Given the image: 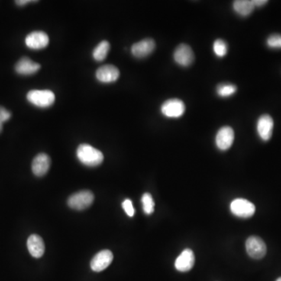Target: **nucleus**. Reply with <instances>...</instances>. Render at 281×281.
<instances>
[{
	"label": "nucleus",
	"instance_id": "nucleus-1",
	"mask_svg": "<svg viewBox=\"0 0 281 281\" xmlns=\"http://www.w3.org/2000/svg\"><path fill=\"white\" fill-rule=\"evenodd\" d=\"M77 157L82 164L90 167L98 166L104 159L102 152L88 144L80 145L78 146Z\"/></svg>",
	"mask_w": 281,
	"mask_h": 281
},
{
	"label": "nucleus",
	"instance_id": "nucleus-2",
	"mask_svg": "<svg viewBox=\"0 0 281 281\" xmlns=\"http://www.w3.org/2000/svg\"><path fill=\"white\" fill-rule=\"evenodd\" d=\"M27 99L34 107L44 109L53 105L56 96L50 90H31L27 93Z\"/></svg>",
	"mask_w": 281,
	"mask_h": 281
},
{
	"label": "nucleus",
	"instance_id": "nucleus-3",
	"mask_svg": "<svg viewBox=\"0 0 281 281\" xmlns=\"http://www.w3.org/2000/svg\"><path fill=\"white\" fill-rule=\"evenodd\" d=\"M94 202V195L90 191H81L74 194L67 200L71 208L76 210H84L88 208Z\"/></svg>",
	"mask_w": 281,
	"mask_h": 281
},
{
	"label": "nucleus",
	"instance_id": "nucleus-4",
	"mask_svg": "<svg viewBox=\"0 0 281 281\" xmlns=\"http://www.w3.org/2000/svg\"><path fill=\"white\" fill-rule=\"evenodd\" d=\"M230 211L234 216L240 218H249L256 212L254 204L244 198H237L230 203Z\"/></svg>",
	"mask_w": 281,
	"mask_h": 281
},
{
	"label": "nucleus",
	"instance_id": "nucleus-5",
	"mask_svg": "<svg viewBox=\"0 0 281 281\" xmlns=\"http://www.w3.org/2000/svg\"><path fill=\"white\" fill-rule=\"evenodd\" d=\"M246 251L251 258L263 259L266 254V245L263 239L257 236H251L246 240Z\"/></svg>",
	"mask_w": 281,
	"mask_h": 281
},
{
	"label": "nucleus",
	"instance_id": "nucleus-6",
	"mask_svg": "<svg viewBox=\"0 0 281 281\" xmlns=\"http://www.w3.org/2000/svg\"><path fill=\"white\" fill-rule=\"evenodd\" d=\"M185 111V105L182 100L171 98L167 100L161 107V113L169 118H178L182 117Z\"/></svg>",
	"mask_w": 281,
	"mask_h": 281
},
{
	"label": "nucleus",
	"instance_id": "nucleus-7",
	"mask_svg": "<svg viewBox=\"0 0 281 281\" xmlns=\"http://www.w3.org/2000/svg\"><path fill=\"white\" fill-rule=\"evenodd\" d=\"M49 38L44 31H36L27 34L25 38V44L29 49L40 50L47 47Z\"/></svg>",
	"mask_w": 281,
	"mask_h": 281
},
{
	"label": "nucleus",
	"instance_id": "nucleus-8",
	"mask_svg": "<svg viewBox=\"0 0 281 281\" xmlns=\"http://www.w3.org/2000/svg\"><path fill=\"white\" fill-rule=\"evenodd\" d=\"M95 77L101 83H114L120 77V71L114 65H104L97 69Z\"/></svg>",
	"mask_w": 281,
	"mask_h": 281
},
{
	"label": "nucleus",
	"instance_id": "nucleus-9",
	"mask_svg": "<svg viewBox=\"0 0 281 281\" xmlns=\"http://www.w3.org/2000/svg\"><path fill=\"white\" fill-rule=\"evenodd\" d=\"M173 59L178 65L188 66L192 64L195 59L193 50L186 44H181L175 49Z\"/></svg>",
	"mask_w": 281,
	"mask_h": 281
},
{
	"label": "nucleus",
	"instance_id": "nucleus-10",
	"mask_svg": "<svg viewBox=\"0 0 281 281\" xmlns=\"http://www.w3.org/2000/svg\"><path fill=\"white\" fill-rule=\"evenodd\" d=\"M234 140V130L230 127H223L216 136V145L220 150L226 151L232 146Z\"/></svg>",
	"mask_w": 281,
	"mask_h": 281
},
{
	"label": "nucleus",
	"instance_id": "nucleus-11",
	"mask_svg": "<svg viewBox=\"0 0 281 281\" xmlns=\"http://www.w3.org/2000/svg\"><path fill=\"white\" fill-rule=\"evenodd\" d=\"M155 49L156 43L154 40L152 39H146L133 45L131 47V53L134 57L142 59L152 54Z\"/></svg>",
	"mask_w": 281,
	"mask_h": 281
},
{
	"label": "nucleus",
	"instance_id": "nucleus-12",
	"mask_svg": "<svg viewBox=\"0 0 281 281\" xmlns=\"http://www.w3.org/2000/svg\"><path fill=\"white\" fill-rule=\"evenodd\" d=\"M195 254L192 249H185L177 258L174 263L175 268L180 272H188L195 265Z\"/></svg>",
	"mask_w": 281,
	"mask_h": 281
},
{
	"label": "nucleus",
	"instance_id": "nucleus-13",
	"mask_svg": "<svg viewBox=\"0 0 281 281\" xmlns=\"http://www.w3.org/2000/svg\"><path fill=\"white\" fill-rule=\"evenodd\" d=\"M114 255L110 250L101 251L92 259L91 268L95 272H101L112 263Z\"/></svg>",
	"mask_w": 281,
	"mask_h": 281
},
{
	"label": "nucleus",
	"instance_id": "nucleus-14",
	"mask_svg": "<svg viewBox=\"0 0 281 281\" xmlns=\"http://www.w3.org/2000/svg\"><path fill=\"white\" fill-rule=\"evenodd\" d=\"M50 165V157L46 153H39L33 159L31 165L33 173L37 177H43L49 171Z\"/></svg>",
	"mask_w": 281,
	"mask_h": 281
},
{
	"label": "nucleus",
	"instance_id": "nucleus-15",
	"mask_svg": "<svg viewBox=\"0 0 281 281\" xmlns=\"http://www.w3.org/2000/svg\"><path fill=\"white\" fill-rule=\"evenodd\" d=\"M273 120L269 115L259 117L257 122V132L262 140H269L272 137L273 130Z\"/></svg>",
	"mask_w": 281,
	"mask_h": 281
},
{
	"label": "nucleus",
	"instance_id": "nucleus-16",
	"mask_svg": "<svg viewBox=\"0 0 281 281\" xmlns=\"http://www.w3.org/2000/svg\"><path fill=\"white\" fill-rule=\"evenodd\" d=\"M41 68V65L32 61L30 58H21L15 66V71L18 75L29 76L37 73Z\"/></svg>",
	"mask_w": 281,
	"mask_h": 281
},
{
	"label": "nucleus",
	"instance_id": "nucleus-17",
	"mask_svg": "<svg viewBox=\"0 0 281 281\" xmlns=\"http://www.w3.org/2000/svg\"><path fill=\"white\" fill-rule=\"evenodd\" d=\"M27 249L33 257L40 258L45 253V244L43 238L37 234H32L27 239Z\"/></svg>",
	"mask_w": 281,
	"mask_h": 281
},
{
	"label": "nucleus",
	"instance_id": "nucleus-18",
	"mask_svg": "<svg viewBox=\"0 0 281 281\" xmlns=\"http://www.w3.org/2000/svg\"><path fill=\"white\" fill-rule=\"evenodd\" d=\"M233 8L239 15L247 17L253 12L255 6L250 0H236L233 4Z\"/></svg>",
	"mask_w": 281,
	"mask_h": 281
},
{
	"label": "nucleus",
	"instance_id": "nucleus-19",
	"mask_svg": "<svg viewBox=\"0 0 281 281\" xmlns=\"http://www.w3.org/2000/svg\"><path fill=\"white\" fill-rule=\"evenodd\" d=\"M110 49V44L108 41L101 42L97 45L96 47L92 51V57L95 61L102 62L107 58Z\"/></svg>",
	"mask_w": 281,
	"mask_h": 281
},
{
	"label": "nucleus",
	"instance_id": "nucleus-20",
	"mask_svg": "<svg viewBox=\"0 0 281 281\" xmlns=\"http://www.w3.org/2000/svg\"><path fill=\"white\" fill-rule=\"evenodd\" d=\"M237 89V86L232 84H221L217 87V95L222 98H227L234 95Z\"/></svg>",
	"mask_w": 281,
	"mask_h": 281
},
{
	"label": "nucleus",
	"instance_id": "nucleus-21",
	"mask_svg": "<svg viewBox=\"0 0 281 281\" xmlns=\"http://www.w3.org/2000/svg\"><path fill=\"white\" fill-rule=\"evenodd\" d=\"M142 202L145 214L150 215L154 212L155 202L151 194L145 193L142 198Z\"/></svg>",
	"mask_w": 281,
	"mask_h": 281
},
{
	"label": "nucleus",
	"instance_id": "nucleus-22",
	"mask_svg": "<svg viewBox=\"0 0 281 281\" xmlns=\"http://www.w3.org/2000/svg\"><path fill=\"white\" fill-rule=\"evenodd\" d=\"M214 52L216 56L222 58L227 55V45L222 39H217L214 43Z\"/></svg>",
	"mask_w": 281,
	"mask_h": 281
},
{
	"label": "nucleus",
	"instance_id": "nucleus-23",
	"mask_svg": "<svg viewBox=\"0 0 281 281\" xmlns=\"http://www.w3.org/2000/svg\"><path fill=\"white\" fill-rule=\"evenodd\" d=\"M266 45L270 49H281V34H272L266 40Z\"/></svg>",
	"mask_w": 281,
	"mask_h": 281
},
{
	"label": "nucleus",
	"instance_id": "nucleus-24",
	"mask_svg": "<svg viewBox=\"0 0 281 281\" xmlns=\"http://www.w3.org/2000/svg\"><path fill=\"white\" fill-rule=\"evenodd\" d=\"M123 208L125 211L126 214L130 217H132L134 215V208L133 207L132 202L130 199H126L122 204Z\"/></svg>",
	"mask_w": 281,
	"mask_h": 281
},
{
	"label": "nucleus",
	"instance_id": "nucleus-25",
	"mask_svg": "<svg viewBox=\"0 0 281 281\" xmlns=\"http://www.w3.org/2000/svg\"><path fill=\"white\" fill-rule=\"evenodd\" d=\"M11 118V114L10 111L0 106V122L4 123L8 121Z\"/></svg>",
	"mask_w": 281,
	"mask_h": 281
},
{
	"label": "nucleus",
	"instance_id": "nucleus-26",
	"mask_svg": "<svg viewBox=\"0 0 281 281\" xmlns=\"http://www.w3.org/2000/svg\"><path fill=\"white\" fill-rule=\"evenodd\" d=\"M253 4H254L255 7H261L263 6L266 5L267 4V0H253Z\"/></svg>",
	"mask_w": 281,
	"mask_h": 281
},
{
	"label": "nucleus",
	"instance_id": "nucleus-27",
	"mask_svg": "<svg viewBox=\"0 0 281 281\" xmlns=\"http://www.w3.org/2000/svg\"><path fill=\"white\" fill-rule=\"evenodd\" d=\"M31 2V1H30V0H18V1H16V4H17V5L23 7V6L26 5V4Z\"/></svg>",
	"mask_w": 281,
	"mask_h": 281
},
{
	"label": "nucleus",
	"instance_id": "nucleus-28",
	"mask_svg": "<svg viewBox=\"0 0 281 281\" xmlns=\"http://www.w3.org/2000/svg\"><path fill=\"white\" fill-rule=\"evenodd\" d=\"M3 125H4V124L3 123L0 122V132L2 131L3 130Z\"/></svg>",
	"mask_w": 281,
	"mask_h": 281
},
{
	"label": "nucleus",
	"instance_id": "nucleus-29",
	"mask_svg": "<svg viewBox=\"0 0 281 281\" xmlns=\"http://www.w3.org/2000/svg\"><path fill=\"white\" fill-rule=\"evenodd\" d=\"M276 281H281V277L278 278V279H276Z\"/></svg>",
	"mask_w": 281,
	"mask_h": 281
}]
</instances>
